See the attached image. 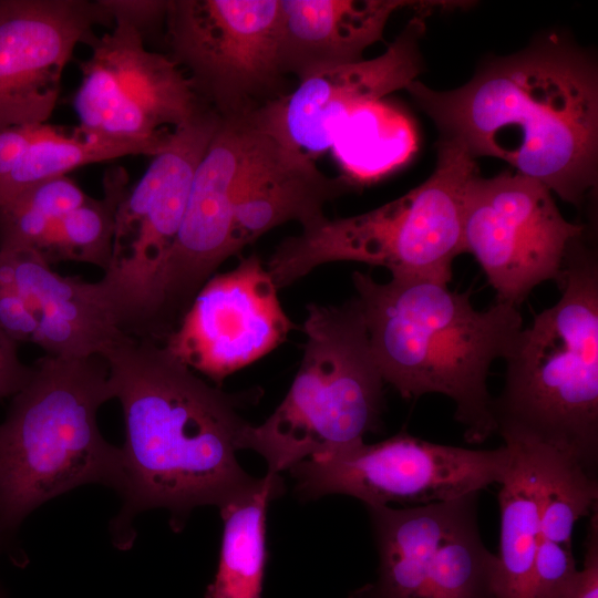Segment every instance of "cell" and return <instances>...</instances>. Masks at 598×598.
Wrapping results in <instances>:
<instances>
[{"label": "cell", "mask_w": 598, "mask_h": 598, "mask_svg": "<svg viewBox=\"0 0 598 598\" xmlns=\"http://www.w3.org/2000/svg\"><path fill=\"white\" fill-rule=\"evenodd\" d=\"M33 367L24 364L18 354V343L0 328V399L12 396L30 380Z\"/></svg>", "instance_id": "4dcf8cb0"}, {"label": "cell", "mask_w": 598, "mask_h": 598, "mask_svg": "<svg viewBox=\"0 0 598 598\" xmlns=\"http://www.w3.org/2000/svg\"><path fill=\"white\" fill-rule=\"evenodd\" d=\"M280 0H169L172 59L220 116L252 112L283 95Z\"/></svg>", "instance_id": "8fae6325"}, {"label": "cell", "mask_w": 598, "mask_h": 598, "mask_svg": "<svg viewBox=\"0 0 598 598\" xmlns=\"http://www.w3.org/2000/svg\"><path fill=\"white\" fill-rule=\"evenodd\" d=\"M443 140L492 156L581 206L597 184L598 75L590 58L556 35L482 68L452 91L405 89Z\"/></svg>", "instance_id": "7a4b0ae2"}, {"label": "cell", "mask_w": 598, "mask_h": 598, "mask_svg": "<svg viewBox=\"0 0 598 598\" xmlns=\"http://www.w3.org/2000/svg\"><path fill=\"white\" fill-rule=\"evenodd\" d=\"M110 399L101 355L45 354L35 363L0 423V540L37 507L74 487L102 483L118 489L121 448L97 426V411Z\"/></svg>", "instance_id": "5b68a950"}, {"label": "cell", "mask_w": 598, "mask_h": 598, "mask_svg": "<svg viewBox=\"0 0 598 598\" xmlns=\"http://www.w3.org/2000/svg\"><path fill=\"white\" fill-rule=\"evenodd\" d=\"M436 164L422 184L367 213L328 219L280 243L267 264L277 288L329 262L355 261L386 268L393 279L448 285L463 252V200L477 172L460 144L440 138Z\"/></svg>", "instance_id": "8992f818"}, {"label": "cell", "mask_w": 598, "mask_h": 598, "mask_svg": "<svg viewBox=\"0 0 598 598\" xmlns=\"http://www.w3.org/2000/svg\"><path fill=\"white\" fill-rule=\"evenodd\" d=\"M102 357L125 426L116 547H131L143 511L166 508L178 532L195 507H221L256 484L236 457L248 424L239 395L209 385L151 339L127 336Z\"/></svg>", "instance_id": "6da1fadb"}, {"label": "cell", "mask_w": 598, "mask_h": 598, "mask_svg": "<svg viewBox=\"0 0 598 598\" xmlns=\"http://www.w3.org/2000/svg\"><path fill=\"white\" fill-rule=\"evenodd\" d=\"M283 491L279 474L268 473L244 494L223 505L217 571L205 598H261L266 567V512Z\"/></svg>", "instance_id": "603a6c76"}, {"label": "cell", "mask_w": 598, "mask_h": 598, "mask_svg": "<svg viewBox=\"0 0 598 598\" xmlns=\"http://www.w3.org/2000/svg\"><path fill=\"white\" fill-rule=\"evenodd\" d=\"M257 255L209 278L162 343L216 384L279 346L295 327Z\"/></svg>", "instance_id": "9a60e30c"}, {"label": "cell", "mask_w": 598, "mask_h": 598, "mask_svg": "<svg viewBox=\"0 0 598 598\" xmlns=\"http://www.w3.org/2000/svg\"><path fill=\"white\" fill-rule=\"evenodd\" d=\"M110 20H124L143 32L166 19L168 1L163 0H97Z\"/></svg>", "instance_id": "f1b7e54d"}, {"label": "cell", "mask_w": 598, "mask_h": 598, "mask_svg": "<svg viewBox=\"0 0 598 598\" xmlns=\"http://www.w3.org/2000/svg\"><path fill=\"white\" fill-rule=\"evenodd\" d=\"M128 174L114 166L103 176V196L91 198L56 220L44 237L39 252L51 265L76 261L109 269L120 203L127 192Z\"/></svg>", "instance_id": "d4e9b609"}, {"label": "cell", "mask_w": 598, "mask_h": 598, "mask_svg": "<svg viewBox=\"0 0 598 598\" xmlns=\"http://www.w3.org/2000/svg\"><path fill=\"white\" fill-rule=\"evenodd\" d=\"M8 279L23 307L35 320L34 344L47 355H103L125 334L99 285L53 271L37 250H0Z\"/></svg>", "instance_id": "ac0fdd59"}, {"label": "cell", "mask_w": 598, "mask_h": 598, "mask_svg": "<svg viewBox=\"0 0 598 598\" xmlns=\"http://www.w3.org/2000/svg\"><path fill=\"white\" fill-rule=\"evenodd\" d=\"M543 487L533 598H558L578 573L571 538L576 523L597 509L598 480L576 458L540 445Z\"/></svg>", "instance_id": "44dd1931"}, {"label": "cell", "mask_w": 598, "mask_h": 598, "mask_svg": "<svg viewBox=\"0 0 598 598\" xmlns=\"http://www.w3.org/2000/svg\"><path fill=\"white\" fill-rule=\"evenodd\" d=\"M417 148L412 120L384 100L357 107L339 126L331 151L351 187L377 182Z\"/></svg>", "instance_id": "cb8c5ba5"}, {"label": "cell", "mask_w": 598, "mask_h": 598, "mask_svg": "<svg viewBox=\"0 0 598 598\" xmlns=\"http://www.w3.org/2000/svg\"><path fill=\"white\" fill-rule=\"evenodd\" d=\"M171 134V133H169ZM169 135L158 142L99 141L68 135L54 127L37 141L18 166L0 179V206L13 200L28 188L43 181L65 176L74 168L125 155H156Z\"/></svg>", "instance_id": "484cf974"}, {"label": "cell", "mask_w": 598, "mask_h": 598, "mask_svg": "<svg viewBox=\"0 0 598 598\" xmlns=\"http://www.w3.org/2000/svg\"><path fill=\"white\" fill-rule=\"evenodd\" d=\"M90 56L80 63L82 79L73 97L80 125L75 135L99 141H164L205 103L169 56L147 50L131 23L86 41Z\"/></svg>", "instance_id": "4fadbf2b"}, {"label": "cell", "mask_w": 598, "mask_h": 598, "mask_svg": "<svg viewBox=\"0 0 598 598\" xmlns=\"http://www.w3.org/2000/svg\"><path fill=\"white\" fill-rule=\"evenodd\" d=\"M219 123L220 115L205 104L192 120L172 130L165 147L118 205L112 260L97 282L127 336L155 340L167 257L195 171Z\"/></svg>", "instance_id": "ba28073f"}, {"label": "cell", "mask_w": 598, "mask_h": 598, "mask_svg": "<svg viewBox=\"0 0 598 598\" xmlns=\"http://www.w3.org/2000/svg\"><path fill=\"white\" fill-rule=\"evenodd\" d=\"M433 1L280 0L279 62L298 81L317 72L363 60L382 39L391 16Z\"/></svg>", "instance_id": "d6986e66"}, {"label": "cell", "mask_w": 598, "mask_h": 598, "mask_svg": "<svg viewBox=\"0 0 598 598\" xmlns=\"http://www.w3.org/2000/svg\"><path fill=\"white\" fill-rule=\"evenodd\" d=\"M585 226L565 219L553 193L517 172L474 173L463 200V252L482 267L496 302L519 308L538 285L563 276L570 244Z\"/></svg>", "instance_id": "7c38bea8"}, {"label": "cell", "mask_w": 598, "mask_h": 598, "mask_svg": "<svg viewBox=\"0 0 598 598\" xmlns=\"http://www.w3.org/2000/svg\"><path fill=\"white\" fill-rule=\"evenodd\" d=\"M54 130L45 123L21 124L0 128V179L8 176L28 150Z\"/></svg>", "instance_id": "83f0119b"}, {"label": "cell", "mask_w": 598, "mask_h": 598, "mask_svg": "<svg viewBox=\"0 0 598 598\" xmlns=\"http://www.w3.org/2000/svg\"><path fill=\"white\" fill-rule=\"evenodd\" d=\"M349 188L342 177L327 176L313 159L270 134L235 204L231 254L287 221L300 223L302 229L322 221L324 205Z\"/></svg>", "instance_id": "ffe728a7"}, {"label": "cell", "mask_w": 598, "mask_h": 598, "mask_svg": "<svg viewBox=\"0 0 598 598\" xmlns=\"http://www.w3.org/2000/svg\"><path fill=\"white\" fill-rule=\"evenodd\" d=\"M303 329L305 352L288 393L264 423H248L240 437V450L260 454L268 473L361 443L381 424L384 381L358 299L309 305Z\"/></svg>", "instance_id": "52a82bcc"}, {"label": "cell", "mask_w": 598, "mask_h": 598, "mask_svg": "<svg viewBox=\"0 0 598 598\" xmlns=\"http://www.w3.org/2000/svg\"><path fill=\"white\" fill-rule=\"evenodd\" d=\"M478 493L414 507L367 506L377 578L348 598H497V556L483 543Z\"/></svg>", "instance_id": "30bf717a"}, {"label": "cell", "mask_w": 598, "mask_h": 598, "mask_svg": "<svg viewBox=\"0 0 598 598\" xmlns=\"http://www.w3.org/2000/svg\"><path fill=\"white\" fill-rule=\"evenodd\" d=\"M270 134L256 110L220 116L195 171L183 221L164 269L156 340L175 329L197 292L229 257L235 204Z\"/></svg>", "instance_id": "5bb4252c"}, {"label": "cell", "mask_w": 598, "mask_h": 598, "mask_svg": "<svg viewBox=\"0 0 598 598\" xmlns=\"http://www.w3.org/2000/svg\"><path fill=\"white\" fill-rule=\"evenodd\" d=\"M558 288L504 359L496 433L567 454L597 476L598 256L585 233L567 250Z\"/></svg>", "instance_id": "277c9868"}, {"label": "cell", "mask_w": 598, "mask_h": 598, "mask_svg": "<svg viewBox=\"0 0 598 598\" xmlns=\"http://www.w3.org/2000/svg\"><path fill=\"white\" fill-rule=\"evenodd\" d=\"M107 22L97 1L0 0V128L44 123L76 44Z\"/></svg>", "instance_id": "2e32d148"}, {"label": "cell", "mask_w": 598, "mask_h": 598, "mask_svg": "<svg viewBox=\"0 0 598 598\" xmlns=\"http://www.w3.org/2000/svg\"><path fill=\"white\" fill-rule=\"evenodd\" d=\"M511 452L442 445L400 433L311 455L289 468L296 492L306 499L343 494L365 506L414 507L480 493L501 484Z\"/></svg>", "instance_id": "9c48e42d"}, {"label": "cell", "mask_w": 598, "mask_h": 598, "mask_svg": "<svg viewBox=\"0 0 598 598\" xmlns=\"http://www.w3.org/2000/svg\"><path fill=\"white\" fill-rule=\"evenodd\" d=\"M87 195L70 177L43 181L0 206V250H39L52 225L79 207Z\"/></svg>", "instance_id": "4316f807"}, {"label": "cell", "mask_w": 598, "mask_h": 598, "mask_svg": "<svg viewBox=\"0 0 598 598\" xmlns=\"http://www.w3.org/2000/svg\"><path fill=\"white\" fill-rule=\"evenodd\" d=\"M584 565L560 598H598V511L589 516Z\"/></svg>", "instance_id": "f546056e"}, {"label": "cell", "mask_w": 598, "mask_h": 598, "mask_svg": "<svg viewBox=\"0 0 598 598\" xmlns=\"http://www.w3.org/2000/svg\"><path fill=\"white\" fill-rule=\"evenodd\" d=\"M423 13L379 56L327 69L300 81L290 93L256 110L262 127L311 159L330 150L341 123L357 107L406 89L423 70Z\"/></svg>", "instance_id": "e0dca14e"}, {"label": "cell", "mask_w": 598, "mask_h": 598, "mask_svg": "<svg viewBox=\"0 0 598 598\" xmlns=\"http://www.w3.org/2000/svg\"><path fill=\"white\" fill-rule=\"evenodd\" d=\"M0 598H2V596L0 595Z\"/></svg>", "instance_id": "1f68e13d"}, {"label": "cell", "mask_w": 598, "mask_h": 598, "mask_svg": "<svg viewBox=\"0 0 598 598\" xmlns=\"http://www.w3.org/2000/svg\"><path fill=\"white\" fill-rule=\"evenodd\" d=\"M503 440L511 452V464L498 492L501 536L495 591L497 598H532L543 487L542 451L534 442Z\"/></svg>", "instance_id": "7402d4cb"}, {"label": "cell", "mask_w": 598, "mask_h": 598, "mask_svg": "<svg viewBox=\"0 0 598 598\" xmlns=\"http://www.w3.org/2000/svg\"><path fill=\"white\" fill-rule=\"evenodd\" d=\"M352 282L384 383L404 399L450 398L468 443L495 434L487 379L492 363L506 358L524 327L518 308L496 302L477 310L471 290L453 291L434 280L378 282L355 271Z\"/></svg>", "instance_id": "3957f363"}]
</instances>
